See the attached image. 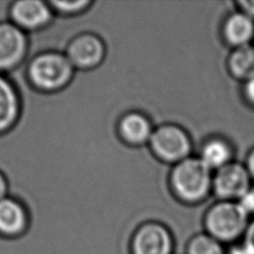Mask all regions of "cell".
<instances>
[{
  "mask_svg": "<svg viewBox=\"0 0 254 254\" xmlns=\"http://www.w3.org/2000/svg\"><path fill=\"white\" fill-rule=\"evenodd\" d=\"M211 172L199 158L189 157L174 165L170 174L171 188L179 199L198 202L211 190Z\"/></svg>",
  "mask_w": 254,
  "mask_h": 254,
  "instance_id": "cell-1",
  "label": "cell"
},
{
  "mask_svg": "<svg viewBox=\"0 0 254 254\" xmlns=\"http://www.w3.org/2000/svg\"><path fill=\"white\" fill-rule=\"evenodd\" d=\"M248 215L234 200H219L212 204L205 216L207 234L220 242H230L244 235L249 224Z\"/></svg>",
  "mask_w": 254,
  "mask_h": 254,
  "instance_id": "cell-2",
  "label": "cell"
},
{
  "mask_svg": "<svg viewBox=\"0 0 254 254\" xmlns=\"http://www.w3.org/2000/svg\"><path fill=\"white\" fill-rule=\"evenodd\" d=\"M72 73V64L66 56L59 53H45L36 57L28 68V76L33 85L45 91L64 87Z\"/></svg>",
  "mask_w": 254,
  "mask_h": 254,
  "instance_id": "cell-3",
  "label": "cell"
},
{
  "mask_svg": "<svg viewBox=\"0 0 254 254\" xmlns=\"http://www.w3.org/2000/svg\"><path fill=\"white\" fill-rule=\"evenodd\" d=\"M148 144L155 157L174 165L189 158L191 150L189 134L181 126L172 123L154 128Z\"/></svg>",
  "mask_w": 254,
  "mask_h": 254,
  "instance_id": "cell-4",
  "label": "cell"
},
{
  "mask_svg": "<svg viewBox=\"0 0 254 254\" xmlns=\"http://www.w3.org/2000/svg\"><path fill=\"white\" fill-rule=\"evenodd\" d=\"M251 180L245 165L231 162L215 171L211 190L219 200L236 201L251 188Z\"/></svg>",
  "mask_w": 254,
  "mask_h": 254,
  "instance_id": "cell-5",
  "label": "cell"
},
{
  "mask_svg": "<svg viewBox=\"0 0 254 254\" xmlns=\"http://www.w3.org/2000/svg\"><path fill=\"white\" fill-rule=\"evenodd\" d=\"M173 239L161 223L149 221L142 224L132 239L133 254H171Z\"/></svg>",
  "mask_w": 254,
  "mask_h": 254,
  "instance_id": "cell-6",
  "label": "cell"
},
{
  "mask_svg": "<svg viewBox=\"0 0 254 254\" xmlns=\"http://www.w3.org/2000/svg\"><path fill=\"white\" fill-rule=\"evenodd\" d=\"M105 47L100 38L83 34L73 39L66 49V58L72 66L89 69L98 65L104 59Z\"/></svg>",
  "mask_w": 254,
  "mask_h": 254,
  "instance_id": "cell-7",
  "label": "cell"
},
{
  "mask_svg": "<svg viewBox=\"0 0 254 254\" xmlns=\"http://www.w3.org/2000/svg\"><path fill=\"white\" fill-rule=\"evenodd\" d=\"M27 39L15 24H0V71L14 67L25 57Z\"/></svg>",
  "mask_w": 254,
  "mask_h": 254,
  "instance_id": "cell-8",
  "label": "cell"
},
{
  "mask_svg": "<svg viewBox=\"0 0 254 254\" xmlns=\"http://www.w3.org/2000/svg\"><path fill=\"white\" fill-rule=\"evenodd\" d=\"M10 15L20 29L34 30L46 25L52 17L49 3L40 0H20L13 3Z\"/></svg>",
  "mask_w": 254,
  "mask_h": 254,
  "instance_id": "cell-9",
  "label": "cell"
},
{
  "mask_svg": "<svg viewBox=\"0 0 254 254\" xmlns=\"http://www.w3.org/2000/svg\"><path fill=\"white\" fill-rule=\"evenodd\" d=\"M153 130L149 118L137 111L126 113L118 123L119 136L129 145L139 146L149 143Z\"/></svg>",
  "mask_w": 254,
  "mask_h": 254,
  "instance_id": "cell-10",
  "label": "cell"
},
{
  "mask_svg": "<svg viewBox=\"0 0 254 254\" xmlns=\"http://www.w3.org/2000/svg\"><path fill=\"white\" fill-rule=\"evenodd\" d=\"M222 35L224 41L233 49L250 45L254 39V20L237 10L225 18Z\"/></svg>",
  "mask_w": 254,
  "mask_h": 254,
  "instance_id": "cell-11",
  "label": "cell"
},
{
  "mask_svg": "<svg viewBox=\"0 0 254 254\" xmlns=\"http://www.w3.org/2000/svg\"><path fill=\"white\" fill-rule=\"evenodd\" d=\"M26 226L24 206L14 198L0 199V234L5 238H15L24 232Z\"/></svg>",
  "mask_w": 254,
  "mask_h": 254,
  "instance_id": "cell-12",
  "label": "cell"
},
{
  "mask_svg": "<svg viewBox=\"0 0 254 254\" xmlns=\"http://www.w3.org/2000/svg\"><path fill=\"white\" fill-rule=\"evenodd\" d=\"M20 101L14 86L0 74V133L9 130L19 116Z\"/></svg>",
  "mask_w": 254,
  "mask_h": 254,
  "instance_id": "cell-13",
  "label": "cell"
},
{
  "mask_svg": "<svg viewBox=\"0 0 254 254\" xmlns=\"http://www.w3.org/2000/svg\"><path fill=\"white\" fill-rule=\"evenodd\" d=\"M233 151L228 142L221 138H211L201 147L199 159L210 170L218 169L231 163Z\"/></svg>",
  "mask_w": 254,
  "mask_h": 254,
  "instance_id": "cell-14",
  "label": "cell"
},
{
  "mask_svg": "<svg viewBox=\"0 0 254 254\" xmlns=\"http://www.w3.org/2000/svg\"><path fill=\"white\" fill-rule=\"evenodd\" d=\"M231 75L244 82L254 77V45L234 48L227 60Z\"/></svg>",
  "mask_w": 254,
  "mask_h": 254,
  "instance_id": "cell-15",
  "label": "cell"
},
{
  "mask_svg": "<svg viewBox=\"0 0 254 254\" xmlns=\"http://www.w3.org/2000/svg\"><path fill=\"white\" fill-rule=\"evenodd\" d=\"M188 254H227L221 242L206 234L193 236L188 245Z\"/></svg>",
  "mask_w": 254,
  "mask_h": 254,
  "instance_id": "cell-16",
  "label": "cell"
},
{
  "mask_svg": "<svg viewBox=\"0 0 254 254\" xmlns=\"http://www.w3.org/2000/svg\"><path fill=\"white\" fill-rule=\"evenodd\" d=\"M91 2L88 0H75V1H50V5L64 14H73L77 13L84 8H86Z\"/></svg>",
  "mask_w": 254,
  "mask_h": 254,
  "instance_id": "cell-17",
  "label": "cell"
},
{
  "mask_svg": "<svg viewBox=\"0 0 254 254\" xmlns=\"http://www.w3.org/2000/svg\"><path fill=\"white\" fill-rule=\"evenodd\" d=\"M236 201L248 216L254 214V189L250 188Z\"/></svg>",
  "mask_w": 254,
  "mask_h": 254,
  "instance_id": "cell-18",
  "label": "cell"
},
{
  "mask_svg": "<svg viewBox=\"0 0 254 254\" xmlns=\"http://www.w3.org/2000/svg\"><path fill=\"white\" fill-rule=\"evenodd\" d=\"M238 11L246 14L254 20V0H241L236 2Z\"/></svg>",
  "mask_w": 254,
  "mask_h": 254,
  "instance_id": "cell-19",
  "label": "cell"
},
{
  "mask_svg": "<svg viewBox=\"0 0 254 254\" xmlns=\"http://www.w3.org/2000/svg\"><path fill=\"white\" fill-rule=\"evenodd\" d=\"M243 93L246 100L254 105V77L246 80L243 86Z\"/></svg>",
  "mask_w": 254,
  "mask_h": 254,
  "instance_id": "cell-20",
  "label": "cell"
},
{
  "mask_svg": "<svg viewBox=\"0 0 254 254\" xmlns=\"http://www.w3.org/2000/svg\"><path fill=\"white\" fill-rule=\"evenodd\" d=\"M245 245L250 247L254 251V219L249 222L247 229L244 233V242Z\"/></svg>",
  "mask_w": 254,
  "mask_h": 254,
  "instance_id": "cell-21",
  "label": "cell"
},
{
  "mask_svg": "<svg viewBox=\"0 0 254 254\" xmlns=\"http://www.w3.org/2000/svg\"><path fill=\"white\" fill-rule=\"evenodd\" d=\"M227 254H254V251L243 243L242 245L234 246L231 248Z\"/></svg>",
  "mask_w": 254,
  "mask_h": 254,
  "instance_id": "cell-22",
  "label": "cell"
},
{
  "mask_svg": "<svg viewBox=\"0 0 254 254\" xmlns=\"http://www.w3.org/2000/svg\"><path fill=\"white\" fill-rule=\"evenodd\" d=\"M245 167L251 177L252 180H254V148L249 152L246 160Z\"/></svg>",
  "mask_w": 254,
  "mask_h": 254,
  "instance_id": "cell-23",
  "label": "cell"
},
{
  "mask_svg": "<svg viewBox=\"0 0 254 254\" xmlns=\"http://www.w3.org/2000/svg\"><path fill=\"white\" fill-rule=\"evenodd\" d=\"M7 190H8L7 182H6L5 178H4V176L0 173V199L5 197Z\"/></svg>",
  "mask_w": 254,
  "mask_h": 254,
  "instance_id": "cell-24",
  "label": "cell"
}]
</instances>
